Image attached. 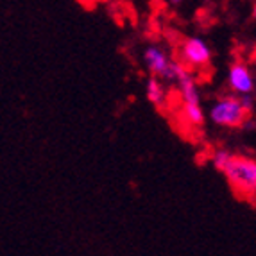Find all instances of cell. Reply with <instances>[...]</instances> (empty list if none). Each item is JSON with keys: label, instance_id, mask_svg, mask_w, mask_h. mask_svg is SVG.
Here are the masks:
<instances>
[{"label": "cell", "instance_id": "13", "mask_svg": "<svg viewBox=\"0 0 256 256\" xmlns=\"http://www.w3.org/2000/svg\"><path fill=\"white\" fill-rule=\"evenodd\" d=\"M166 2H168V4H172V6H178V4H181L183 0H166Z\"/></svg>", "mask_w": 256, "mask_h": 256}, {"label": "cell", "instance_id": "3", "mask_svg": "<svg viewBox=\"0 0 256 256\" xmlns=\"http://www.w3.org/2000/svg\"><path fill=\"white\" fill-rule=\"evenodd\" d=\"M180 61L188 68H204L212 61V48L199 36L186 38L180 47Z\"/></svg>", "mask_w": 256, "mask_h": 256}, {"label": "cell", "instance_id": "15", "mask_svg": "<svg viewBox=\"0 0 256 256\" xmlns=\"http://www.w3.org/2000/svg\"><path fill=\"white\" fill-rule=\"evenodd\" d=\"M77 2H81V4H84V6H86L88 2H90V0H77Z\"/></svg>", "mask_w": 256, "mask_h": 256}, {"label": "cell", "instance_id": "6", "mask_svg": "<svg viewBox=\"0 0 256 256\" xmlns=\"http://www.w3.org/2000/svg\"><path fill=\"white\" fill-rule=\"evenodd\" d=\"M176 86H178V90H180V95H181V98H183V102L201 104V94H199L197 82L186 64H181Z\"/></svg>", "mask_w": 256, "mask_h": 256}, {"label": "cell", "instance_id": "14", "mask_svg": "<svg viewBox=\"0 0 256 256\" xmlns=\"http://www.w3.org/2000/svg\"><path fill=\"white\" fill-rule=\"evenodd\" d=\"M252 18L256 20V2H254V6H252Z\"/></svg>", "mask_w": 256, "mask_h": 256}, {"label": "cell", "instance_id": "8", "mask_svg": "<svg viewBox=\"0 0 256 256\" xmlns=\"http://www.w3.org/2000/svg\"><path fill=\"white\" fill-rule=\"evenodd\" d=\"M183 118L186 120L190 126H202L204 124V111H202L201 104H188V102H183Z\"/></svg>", "mask_w": 256, "mask_h": 256}, {"label": "cell", "instance_id": "4", "mask_svg": "<svg viewBox=\"0 0 256 256\" xmlns=\"http://www.w3.org/2000/svg\"><path fill=\"white\" fill-rule=\"evenodd\" d=\"M228 84H230L231 92L236 95L252 94L254 92V77H252V72L249 70L248 64L240 63V61L231 63L230 70H228Z\"/></svg>", "mask_w": 256, "mask_h": 256}, {"label": "cell", "instance_id": "2", "mask_svg": "<svg viewBox=\"0 0 256 256\" xmlns=\"http://www.w3.org/2000/svg\"><path fill=\"white\" fill-rule=\"evenodd\" d=\"M251 115L240 102V95L230 94L217 98L210 108V118L215 126L230 129H240L244 120Z\"/></svg>", "mask_w": 256, "mask_h": 256}, {"label": "cell", "instance_id": "11", "mask_svg": "<svg viewBox=\"0 0 256 256\" xmlns=\"http://www.w3.org/2000/svg\"><path fill=\"white\" fill-rule=\"evenodd\" d=\"M240 129H242L244 132H249V131H252V129H256V120L252 118V115H249L248 118L244 120V124L240 126Z\"/></svg>", "mask_w": 256, "mask_h": 256}, {"label": "cell", "instance_id": "12", "mask_svg": "<svg viewBox=\"0 0 256 256\" xmlns=\"http://www.w3.org/2000/svg\"><path fill=\"white\" fill-rule=\"evenodd\" d=\"M249 201H251V204H252V206H254V208H256V190H254V194H252V196L249 197Z\"/></svg>", "mask_w": 256, "mask_h": 256}, {"label": "cell", "instance_id": "10", "mask_svg": "<svg viewBox=\"0 0 256 256\" xmlns=\"http://www.w3.org/2000/svg\"><path fill=\"white\" fill-rule=\"evenodd\" d=\"M240 102H242V106L249 113H252V110H254V97H252V94H242L240 95Z\"/></svg>", "mask_w": 256, "mask_h": 256}, {"label": "cell", "instance_id": "5", "mask_svg": "<svg viewBox=\"0 0 256 256\" xmlns=\"http://www.w3.org/2000/svg\"><path fill=\"white\" fill-rule=\"evenodd\" d=\"M172 60L166 56V52L163 48H160L158 45H149L144 50V64L149 70L150 76H158L160 79L163 77V74L168 70Z\"/></svg>", "mask_w": 256, "mask_h": 256}, {"label": "cell", "instance_id": "7", "mask_svg": "<svg viewBox=\"0 0 256 256\" xmlns=\"http://www.w3.org/2000/svg\"><path fill=\"white\" fill-rule=\"evenodd\" d=\"M146 95L149 102L154 104L156 108H162L166 100V92L162 84V79L158 76H150L146 81Z\"/></svg>", "mask_w": 256, "mask_h": 256}, {"label": "cell", "instance_id": "16", "mask_svg": "<svg viewBox=\"0 0 256 256\" xmlns=\"http://www.w3.org/2000/svg\"><path fill=\"white\" fill-rule=\"evenodd\" d=\"M208 2H214V0H208Z\"/></svg>", "mask_w": 256, "mask_h": 256}, {"label": "cell", "instance_id": "1", "mask_svg": "<svg viewBox=\"0 0 256 256\" xmlns=\"http://www.w3.org/2000/svg\"><path fill=\"white\" fill-rule=\"evenodd\" d=\"M226 181L238 197L249 199L256 190V160L235 154L222 170Z\"/></svg>", "mask_w": 256, "mask_h": 256}, {"label": "cell", "instance_id": "9", "mask_svg": "<svg viewBox=\"0 0 256 256\" xmlns=\"http://www.w3.org/2000/svg\"><path fill=\"white\" fill-rule=\"evenodd\" d=\"M235 154L230 152L228 149H215L214 154H212V163H214V166L217 168V170H224L226 168V165L231 162V158H233Z\"/></svg>", "mask_w": 256, "mask_h": 256}]
</instances>
